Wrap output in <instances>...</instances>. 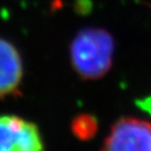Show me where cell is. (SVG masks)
<instances>
[{
  "label": "cell",
  "mask_w": 151,
  "mask_h": 151,
  "mask_svg": "<svg viewBox=\"0 0 151 151\" xmlns=\"http://www.w3.org/2000/svg\"><path fill=\"white\" fill-rule=\"evenodd\" d=\"M114 39L102 28H85L70 44L72 66L83 80H99L113 62Z\"/></svg>",
  "instance_id": "6da1fadb"
},
{
  "label": "cell",
  "mask_w": 151,
  "mask_h": 151,
  "mask_svg": "<svg viewBox=\"0 0 151 151\" xmlns=\"http://www.w3.org/2000/svg\"><path fill=\"white\" fill-rule=\"evenodd\" d=\"M102 150H151V122L124 116L112 125Z\"/></svg>",
  "instance_id": "7a4b0ae2"
},
{
  "label": "cell",
  "mask_w": 151,
  "mask_h": 151,
  "mask_svg": "<svg viewBox=\"0 0 151 151\" xmlns=\"http://www.w3.org/2000/svg\"><path fill=\"white\" fill-rule=\"evenodd\" d=\"M44 149L35 123L17 115L0 116V151H38Z\"/></svg>",
  "instance_id": "3957f363"
},
{
  "label": "cell",
  "mask_w": 151,
  "mask_h": 151,
  "mask_svg": "<svg viewBox=\"0 0 151 151\" xmlns=\"http://www.w3.org/2000/svg\"><path fill=\"white\" fill-rule=\"evenodd\" d=\"M22 75V60L18 49L0 38V99L18 93Z\"/></svg>",
  "instance_id": "277c9868"
},
{
  "label": "cell",
  "mask_w": 151,
  "mask_h": 151,
  "mask_svg": "<svg viewBox=\"0 0 151 151\" xmlns=\"http://www.w3.org/2000/svg\"><path fill=\"white\" fill-rule=\"evenodd\" d=\"M70 130H72V133L78 140L88 141L93 139L97 133L99 122L96 118L92 114H78L72 121Z\"/></svg>",
  "instance_id": "5b68a950"
},
{
  "label": "cell",
  "mask_w": 151,
  "mask_h": 151,
  "mask_svg": "<svg viewBox=\"0 0 151 151\" xmlns=\"http://www.w3.org/2000/svg\"><path fill=\"white\" fill-rule=\"evenodd\" d=\"M91 8L92 5L90 0H77L76 9L80 14H87V12H90Z\"/></svg>",
  "instance_id": "8992f818"
},
{
  "label": "cell",
  "mask_w": 151,
  "mask_h": 151,
  "mask_svg": "<svg viewBox=\"0 0 151 151\" xmlns=\"http://www.w3.org/2000/svg\"><path fill=\"white\" fill-rule=\"evenodd\" d=\"M135 103L138 104V106H139L141 110L146 111V112H148V113L151 115V96H148V97H145V99H141V100H138Z\"/></svg>",
  "instance_id": "52a82bcc"
}]
</instances>
